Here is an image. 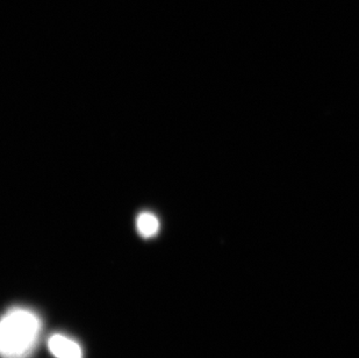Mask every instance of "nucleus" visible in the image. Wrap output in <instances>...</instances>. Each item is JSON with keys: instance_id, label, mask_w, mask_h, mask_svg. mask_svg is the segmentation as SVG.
I'll return each mask as SVG.
<instances>
[{"instance_id": "3", "label": "nucleus", "mask_w": 359, "mask_h": 358, "mask_svg": "<svg viewBox=\"0 0 359 358\" xmlns=\"http://www.w3.org/2000/svg\"><path fill=\"white\" fill-rule=\"evenodd\" d=\"M136 226L139 233L143 237H153L158 233L160 223L156 216L151 213L140 214L136 221Z\"/></svg>"}, {"instance_id": "1", "label": "nucleus", "mask_w": 359, "mask_h": 358, "mask_svg": "<svg viewBox=\"0 0 359 358\" xmlns=\"http://www.w3.org/2000/svg\"><path fill=\"white\" fill-rule=\"evenodd\" d=\"M42 331L39 315L26 308H12L0 318V357L26 358L38 345Z\"/></svg>"}, {"instance_id": "2", "label": "nucleus", "mask_w": 359, "mask_h": 358, "mask_svg": "<svg viewBox=\"0 0 359 358\" xmlns=\"http://www.w3.org/2000/svg\"><path fill=\"white\" fill-rule=\"evenodd\" d=\"M48 347L56 358H83V352L79 343L65 335H53L48 341Z\"/></svg>"}]
</instances>
